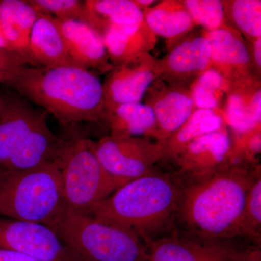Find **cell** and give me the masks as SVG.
Instances as JSON below:
<instances>
[{"mask_svg":"<svg viewBox=\"0 0 261 261\" xmlns=\"http://www.w3.org/2000/svg\"><path fill=\"white\" fill-rule=\"evenodd\" d=\"M143 99L153 112L158 142H163L174 133L197 109L190 88L159 78L151 84Z\"/></svg>","mask_w":261,"mask_h":261,"instance_id":"obj_12","label":"cell"},{"mask_svg":"<svg viewBox=\"0 0 261 261\" xmlns=\"http://www.w3.org/2000/svg\"><path fill=\"white\" fill-rule=\"evenodd\" d=\"M30 51L35 66H78L70 56L61 30L51 15L38 17L31 34Z\"/></svg>","mask_w":261,"mask_h":261,"instance_id":"obj_20","label":"cell"},{"mask_svg":"<svg viewBox=\"0 0 261 261\" xmlns=\"http://www.w3.org/2000/svg\"><path fill=\"white\" fill-rule=\"evenodd\" d=\"M40 13L22 0L0 1V21L12 51L35 66L30 51V37L34 24Z\"/></svg>","mask_w":261,"mask_h":261,"instance_id":"obj_21","label":"cell"},{"mask_svg":"<svg viewBox=\"0 0 261 261\" xmlns=\"http://www.w3.org/2000/svg\"><path fill=\"white\" fill-rule=\"evenodd\" d=\"M73 261H147L146 244L132 230L88 213L66 209L51 228Z\"/></svg>","mask_w":261,"mask_h":261,"instance_id":"obj_5","label":"cell"},{"mask_svg":"<svg viewBox=\"0 0 261 261\" xmlns=\"http://www.w3.org/2000/svg\"><path fill=\"white\" fill-rule=\"evenodd\" d=\"M94 146L102 167L121 187L155 171L154 165L165 160L162 142L144 137L106 136Z\"/></svg>","mask_w":261,"mask_h":261,"instance_id":"obj_7","label":"cell"},{"mask_svg":"<svg viewBox=\"0 0 261 261\" xmlns=\"http://www.w3.org/2000/svg\"><path fill=\"white\" fill-rule=\"evenodd\" d=\"M75 64L85 69L108 73L113 68L102 35L88 24L79 20L61 21L55 18Z\"/></svg>","mask_w":261,"mask_h":261,"instance_id":"obj_15","label":"cell"},{"mask_svg":"<svg viewBox=\"0 0 261 261\" xmlns=\"http://www.w3.org/2000/svg\"><path fill=\"white\" fill-rule=\"evenodd\" d=\"M94 144L85 138L64 141L58 152L56 161L68 210L87 213L121 187L102 167Z\"/></svg>","mask_w":261,"mask_h":261,"instance_id":"obj_6","label":"cell"},{"mask_svg":"<svg viewBox=\"0 0 261 261\" xmlns=\"http://www.w3.org/2000/svg\"><path fill=\"white\" fill-rule=\"evenodd\" d=\"M224 113L231 132L243 133L261 126V79L250 75L230 82Z\"/></svg>","mask_w":261,"mask_h":261,"instance_id":"obj_17","label":"cell"},{"mask_svg":"<svg viewBox=\"0 0 261 261\" xmlns=\"http://www.w3.org/2000/svg\"><path fill=\"white\" fill-rule=\"evenodd\" d=\"M231 146L228 128L206 134L192 141L176 156L173 162L178 172L200 176L213 172L228 163Z\"/></svg>","mask_w":261,"mask_h":261,"instance_id":"obj_14","label":"cell"},{"mask_svg":"<svg viewBox=\"0 0 261 261\" xmlns=\"http://www.w3.org/2000/svg\"><path fill=\"white\" fill-rule=\"evenodd\" d=\"M67 207L57 161L0 173V216L53 228Z\"/></svg>","mask_w":261,"mask_h":261,"instance_id":"obj_4","label":"cell"},{"mask_svg":"<svg viewBox=\"0 0 261 261\" xmlns=\"http://www.w3.org/2000/svg\"><path fill=\"white\" fill-rule=\"evenodd\" d=\"M247 44L250 53L252 75L261 79V37L247 42Z\"/></svg>","mask_w":261,"mask_h":261,"instance_id":"obj_33","label":"cell"},{"mask_svg":"<svg viewBox=\"0 0 261 261\" xmlns=\"http://www.w3.org/2000/svg\"><path fill=\"white\" fill-rule=\"evenodd\" d=\"M179 192L177 172L155 170L119 187L87 213L132 230L147 245L174 230Z\"/></svg>","mask_w":261,"mask_h":261,"instance_id":"obj_3","label":"cell"},{"mask_svg":"<svg viewBox=\"0 0 261 261\" xmlns=\"http://www.w3.org/2000/svg\"><path fill=\"white\" fill-rule=\"evenodd\" d=\"M27 65L28 62L15 51L0 50V83L8 84L16 70Z\"/></svg>","mask_w":261,"mask_h":261,"instance_id":"obj_32","label":"cell"},{"mask_svg":"<svg viewBox=\"0 0 261 261\" xmlns=\"http://www.w3.org/2000/svg\"><path fill=\"white\" fill-rule=\"evenodd\" d=\"M228 164L253 167L258 165L261 152V126L243 133L231 132Z\"/></svg>","mask_w":261,"mask_h":261,"instance_id":"obj_29","label":"cell"},{"mask_svg":"<svg viewBox=\"0 0 261 261\" xmlns=\"http://www.w3.org/2000/svg\"><path fill=\"white\" fill-rule=\"evenodd\" d=\"M196 27L212 32L224 25L223 0H184Z\"/></svg>","mask_w":261,"mask_h":261,"instance_id":"obj_30","label":"cell"},{"mask_svg":"<svg viewBox=\"0 0 261 261\" xmlns=\"http://www.w3.org/2000/svg\"><path fill=\"white\" fill-rule=\"evenodd\" d=\"M229 84V81L216 70H206L190 87L196 108L224 111Z\"/></svg>","mask_w":261,"mask_h":261,"instance_id":"obj_27","label":"cell"},{"mask_svg":"<svg viewBox=\"0 0 261 261\" xmlns=\"http://www.w3.org/2000/svg\"><path fill=\"white\" fill-rule=\"evenodd\" d=\"M135 5L138 7L139 9L143 11L146 9L153 6L154 4L159 1H154V0H133Z\"/></svg>","mask_w":261,"mask_h":261,"instance_id":"obj_36","label":"cell"},{"mask_svg":"<svg viewBox=\"0 0 261 261\" xmlns=\"http://www.w3.org/2000/svg\"><path fill=\"white\" fill-rule=\"evenodd\" d=\"M42 111L33 108L21 95L5 98L0 116V173L15 149L35 124Z\"/></svg>","mask_w":261,"mask_h":261,"instance_id":"obj_18","label":"cell"},{"mask_svg":"<svg viewBox=\"0 0 261 261\" xmlns=\"http://www.w3.org/2000/svg\"><path fill=\"white\" fill-rule=\"evenodd\" d=\"M261 170L257 166L255 177L247 195L243 210L236 228V238L254 240L260 244L261 238Z\"/></svg>","mask_w":261,"mask_h":261,"instance_id":"obj_28","label":"cell"},{"mask_svg":"<svg viewBox=\"0 0 261 261\" xmlns=\"http://www.w3.org/2000/svg\"><path fill=\"white\" fill-rule=\"evenodd\" d=\"M104 121L111 135L154 139L156 123L151 108L142 102L125 103L106 108Z\"/></svg>","mask_w":261,"mask_h":261,"instance_id":"obj_23","label":"cell"},{"mask_svg":"<svg viewBox=\"0 0 261 261\" xmlns=\"http://www.w3.org/2000/svg\"><path fill=\"white\" fill-rule=\"evenodd\" d=\"M110 61L117 66L133 61L153 49L157 37L145 21L130 25H113L102 34Z\"/></svg>","mask_w":261,"mask_h":261,"instance_id":"obj_19","label":"cell"},{"mask_svg":"<svg viewBox=\"0 0 261 261\" xmlns=\"http://www.w3.org/2000/svg\"><path fill=\"white\" fill-rule=\"evenodd\" d=\"M227 128L224 111L196 109L178 130L161 142L164 149L165 160L174 161L182 149L197 137Z\"/></svg>","mask_w":261,"mask_h":261,"instance_id":"obj_24","label":"cell"},{"mask_svg":"<svg viewBox=\"0 0 261 261\" xmlns=\"http://www.w3.org/2000/svg\"><path fill=\"white\" fill-rule=\"evenodd\" d=\"M2 49H6V50L12 51V49H10L9 44H8L6 39H5L3 28H2L1 21H0V50H2Z\"/></svg>","mask_w":261,"mask_h":261,"instance_id":"obj_37","label":"cell"},{"mask_svg":"<svg viewBox=\"0 0 261 261\" xmlns=\"http://www.w3.org/2000/svg\"><path fill=\"white\" fill-rule=\"evenodd\" d=\"M38 13L49 15L61 21L79 20L88 24L85 2L80 0L27 1Z\"/></svg>","mask_w":261,"mask_h":261,"instance_id":"obj_31","label":"cell"},{"mask_svg":"<svg viewBox=\"0 0 261 261\" xmlns=\"http://www.w3.org/2000/svg\"><path fill=\"white\" fill-rule=\"evenodd\" d=\"M8 85L53 115L63 126L104 121L102 82L89 70L27 65L16 70Z\"/></svg>","mask_w":261,"mask_h":261,"instance_id":"obj_2","label":"cell"},{"mask_svg":"<svg viewBox=\"0 0 261 261\" xmlns=\"http://www.w3.org/2000/svg\"><path fill=\"white\" fill-rule=\"evenodd\" d=\"M48 115L42 109L35 124L15 149L2 173L25 171L56 161L64 141L49 128Z\"/></svg>","mask_w":261,"mask_h":261,"instance_id":"obj_16","label":"cell"},{"mask_svg":"<svg viewBox=\"0 0 261 261\" xmlns=\"http://www.w3.org/2000/svg\"><path fill=\"white\" fill-rule=\"evenodd\" d=\"M211 47V68L233 82L252 75L248 46L241 34L227 25L202 31Z\"/></svg>","mask_w":261,"mask_h":261,"instance_id":"obj_13","label":"cell"},{"mask_svg":"<svg viewBox=\"0 0 261 261\" xmlns=\"http://www.w3.org/2000/svg\"><path fill=\"white\" fill-rule=\"evenodd\" d=\"M226 164L213 172H178L180 192L176 223L182 231L206 237L236 238V228L257 166Z\"/></svg>","mask_w":261,"mask_h":261,"instance_id":"obj_1","label":"cell"},{"mask_svg":"<svg viewBox=\"0 0 261 261\" xmlns=\"http://www.w3.org/2000/svg\"><path fill=\"white\" fill-rule=\"evenodd\" d=\"M0 249L21 252L41 261H73L50 228L0 216Z\"/></svg>","mask_w":261,"mask_h":261,"instance_id":"obj_9","label":"cell"},{"mask_svg":"<svg viewBox=\"0 0 261 261\" xmlns=\"http://www.w3.org/2000/svg\"><path fill=\"white\" fill-rule=\"evenodd\" d=\"M5 106V98L2 97L0 96V116H1L2 112H3V108Z\"/></svg>","mask_w":261,"mask_h":261,"instance_id":"obj_38","label":"cell"},{"mask_svg":"<svg viewBox=\"0 0 261 261\" xmlns=\"http://www.w3.org/2000/svg\"><path fill=\"white\" fill-rule=\"evenodd\" d=\"M232 261H261L260 246L257 245L244 250L237 249L233 252Z\"/></svg>","mask_w":261,"mask_h":261,"instance_id":"obj_34","label":"cell"},{"mask_svg":"<svg viewBox=\"0 0 261 261\" xmlns=\"http://www.w3.org/2000/svg\"><path fill=\"white\" fill-rule=\"evenodd\" d=\"M88 25L102 35L113 25H130L145 21L142 10L133 0H87Z\"/></svg>","mask_w":261,"mask_h":261,"instance_id":"obj_25","label":"cell"},{"mask_svg":"<svg viewBox=\"0 0 261 261\" xmlns=\"http://www.w3.org/2000/svg\"><path fill=\"white\" fill-rule=\"evenodd\" d=\"M225 25L238 31L247 42L261 37L260 0H223Z\"/></svg>","mask_w":261,"mask_h":261,"instance_id":"obj_26","label":"cell"},{"mask_svg":"<svg viewBox=\"0 0 261 261\" xmlns=\"http://www.w3.org/2000/svg\"><path fill=\"white\" fill-rule=\"evenodd\" d=\"M211 47L203 32L190 33L172 46L159 63V79L190 88L211 68Z\"/></svg>","mask_w":261,"mask_h":261,"instance_id":"obj_11","label":"cell"},{"mask_svg":"<svg viewBox=\"0 0 261 261\" xmlns=\"http://www.w3.org/2000/svg\"><path fill=\"white\" fill-rule=\"evenodd\" d=\"M142 13L145 23L154 35L166 39L168 49L196 27L184 0L158 2Z\"/></svg>","mask_w":261,"mask_h":261,"instance_id":"obj_22","label":"cell"},{"mask_svg":"<svg viewBox=\"0 0 261 261\" xmlns=\"http://www.w3.org/2000/svg\"><path fill=\"white\" fill-rule=\"evenodd\" d=\"M147 261H232V240L206 238L173 230L149 242Z\"/></svg>","mask_w":261,"mask_h":261,"instance_id":"obj_8","label":"cell"},{"mask_svg":"<svg viewBox=\"0 0 261 261\" xmlns=\"http://www.w3.org/2000/svg\"><path fill=\"white\" fill-rule=\"evenodd\" d=\"M159 76L158 60L150 53L113 66L102 82L105 108L142 102L147 89Z\"/></svg>","mask_w":261,"mask_h":261,"instance_id":"obj_10","label":"cell"},{"mask_svg":"<svg viewBox=\"0 0 261 261\" xmlns=\"http://www.w3.org/2000/svg\"><path fill=\"white\" fill-rule=\"evenodd\" d=\"M0 261H41L21 252L0 249Z\"/></svg>","mask_w":261,"mask_h":261,"instance_id":"obj_35","label":"cell"}]
</instances>
